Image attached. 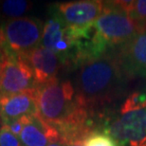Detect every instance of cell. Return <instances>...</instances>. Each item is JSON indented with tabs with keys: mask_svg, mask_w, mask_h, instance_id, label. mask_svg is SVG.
<instances>
[{
	"mask_svg": "<svg viewBox=\"0 0 146 146\" xmlns=\"http://www.w3.org/2000/svg\"><path fill=\"white\" fill-rule=\"evenodd\" d=\"M76 70L72 83L76 93L84 106L96 116L124 96L129 80L119 68L114 49Z\"/></svg>",
	"mask_w": 146,
	"mask_h": 146,
	"instance_id": "6da1fadb",
	"label": "cell"
},
{
	"mask_svg": "<svg viewBox=\"0 0 146 146\" xmlns=\"http://www.w3.org/2000/svg\"><path fill=\"white\" fill-rule=\"evenodd\" d=\"M97 130L113 137L121 146L141 141L146 137V93L133 92L116 113H101Z\"/></svg>",
	"mask_w": 146,
	"mask_h": 146,
	"instance_id": "7a4b0ae2",
	"label": "cell"
},
{
	"mask_svg": "<svg viewBox=\"0 0 146 146\" xmlns=\"http://www.w3.org/2000/svg\"><path fill=\"white\" fill-rule=\"evenodd\" d=\"M44 23L34 17L6 20L0 25V51L4 57H24L40 46Z\"/></svg>",
	"mask_w": 146,
	"mask_h": 146,
	"instance_id": "3957f363",
	"label": "cell"
},
{
	"mask_svg": "<svg viewBox=\"0 0 146 146\" xmlns=\"http://www.w3.org/2000/svg\"><path fill=\"white\" fill-rule=\"evenodd\" d=\"M95 27L112 50L141 31L135 21L119 7L117 0L104 1V13L95 21Z\"/></svg>",
	"mask_w": 146,
	"mask_h": 146,
	"instance_id": "277c9868",
	"label": "cell"
},
{
	"mask_svg": "<svg viewBox=\"0 0 146 146\" xmlns=\"http://www.w3.org/2000/svg\"><path fill=\"white\" fill-rule=\"evenodd\" d=\"M36 87L33 69L24 57H4L0 68V99Z\"/></svg>",
	"mask_w": 146,
	"mask_h": 146,
	"instance_id": "5b68a950",
	"label": "cell"
},
{
	"mask_svg": "<svg viewBox=\"0 0 146 146\" xmlns=\"http://www.w3.org/2000/svg\"><path fill=\"white\" fill-rule=\"evenodd\" d=\"M49 18L44 24L40 45L57 54L63 66L69 69L75 44L70 29L56 14L52 13H49Z\"/></svg>",
	"mask_w": 146,
	"mask_h": 146,
	"instance_id": "8992f818",
	"label": "cell"
},
{
	"mask_svg": "<svg viewBox=\"0 0 146 146\" xmlns=\"http://www.w3.org/2000/svg\"><path fill=\"white\" fill-rule=\"evenodd\" d=\"M116 59L128 80L146 79V30L114 49Z\"/></svg>",
	"mask_w": 146,
	"mask_h": 146,
	"instance_id": "52a82bcc",
	"label": "cell"
},
{
	"mask_svg": "<svg viewBox=\"0 0 146 146\" xmlns=\"http://www.w3.org/2000/svg\"><path fill=\"white\" fill-rule=\"evenodd\" d=\"M104 10V1L80 0L57 3L52 5L49 13L59 16L68 26H86L95 22Z\"/></svg>",
	"mask_w": 146,
	"mask_h": 146,
	"instance_id": "ba28073f",
	"label": "cell"
},
{
	"mask_svg": "<svg viewBox=\"0 0 146 146\" xmlns=\"http://www.w3.org/2000/svg\"><path fill=\"white\" fill-rule=\"evenodd\" d=\"M19 139L24 146H48L60 141L58 131L40 115L21 118Z\"/></svg>",
	"mask_w": 146,
	"mask_h": 146,
	"instance_id": "9c48e42d",
	"label": "cell"
},
{
	"mask_svg": "<svg viewBox=\"0 0 146 146\" xmlns=\"http://www.w3.org/2000/svg\"><path fill=\"white\" fill-rule=\"evenodd\" d=\"M39 115L35 89L0 99V119L2 124L24 117Z\"/></svg>",
	"mask_w": 146,
	"mask_h": 146,
	"instance_id": "30bf717a",
	"label": "cell"
},
{
	"mask_svg": "<svg viewBox=\"0 0 146 146\" xmlns=\"http://www.w3.org/2000/svg\"><path fill=\"white\" fill-rule=\"evenodd\" d=\"M24 58L33 69L37 86L57 78L60 69L64 66L57 54L41 45L29 52Z\"/></svg>",
	"mask_w": 146,
	"mask_h": 146,
	"instance_id": "8fae6325",
	"label": "cell"
},
{
	"mask_svg": "<svg viewBox=\"0 0 146 146\" xmlns=\"http://www.w3.org/2000/svg\"><path fill=\"white\" fill-rule=\"evenodd\" d=\"M117 3L131 17V19L135 21L141 31L146 30V0H117Z\"/></svg>",
	"mask_w": 146,
	"mask_h": 146,
	"instance_id": "7c38bea8",
	"label": "cell"
},
{
	"mask_svg": "<svg viewBox=\"0 0 146 146\" xmlns=\"http://www.w3.org/2000/svg\"><path fill=\"white\" fill-rule=\"evenodd\" d=\"M31 3L22 0H7L3 1L0 5V13L6 20L15 19L23 17L31 8Z\"/></svg>",
	"mask_w": 146,
	"mask_h": 146,
	"instance_id": "4fadbf2b",
	"label": "cell"
},
{
	"mask_svg": "<svg viewBox=\"0 0 146 146\" xmlns=\"http://www.w3.org/2000/svg\"><path fill=\"white\" fill-rule=\"evenodd\" d=\"M84 146H121L113 137L106 133L95 130L84 141Z\"/></svg>",
	"mask_w": 146,
	"mask_h": 146,
	"instance_id": "5bb4252c",
	"label": "cell"
},
{
	"mask_svg": "<svg viewBox=\"0 0 146 146\" xmlns=\"http://www.w3.org/2000/svg\"><path fill=\"white\" fill-rule=\"evenodd\" d=\"M0 146H24L17 136L11 132V130L2 124L0 126Z\"/></svg>",
	"mask_w": 146,
	"mask_h": 146,
	"instance_id": "9a60e30c",
	"label": "cell"
},
{
	"mask_svg": "<svg viewBox=\"0 0 146 146\" xmlns=\"http://www.w3.org/2000/svg\"><path fill=\"white\" fill-rule=\"evenodd\" d=\"M146 93V92H145ZM133 146H146V137L145 138L142 139L141 141H139V143H137V144H135V145H133Z\"/></svg>",
	"mask_w": 146,
	"mask_h": 146,
	"instance_id": "2e32d148",
	"label": "cell"
},
{
	"mask_svg": "<svg viewBox=\"0 0 146 146\" xmlns=\"http://www.w3.org/2000/svg\"><path fill=\"white\" fill-rule=\"evenodd\" d=\"M66 146H84V143L83 142H75V143H71Z\"/></svg>",
	"mask_w": 146,
	"mask_h": 146,
	"instance_id": "e0dca14e",
	"label": "cell"
},
{
	"mask_svg": "<svg viewBox=\"0 0 146 146\" xmlns=\"http://www.w3.org/2000/svg\"><path fill=\"white\" fill-rule=\"evenodd\" d=\"M48 146H66L65 144H63L62 142H55V143H51V144H49Z\"/></svg>",
	"mask_w": 146,
	"mask_h": 146,
	"instance_id": "ac0fdd59",
	"label": "cell"
},
{
	"mask_svg": "<svg viewBox=\"0 0 146 146\" xmlns=\"http://www.w3.org/2000/svg\"><path fill=\"white\" fill-rule=\"evenodd\" d=\"M3 61H4V56H3L2 52L0 51V68H1V66H2V63H3Z\"/></svg>",
	"mask_w": 146,
	"mask_h": 146,
	"instance_id": "d6986e66",
	"label": "cell"
}]
</instances>
